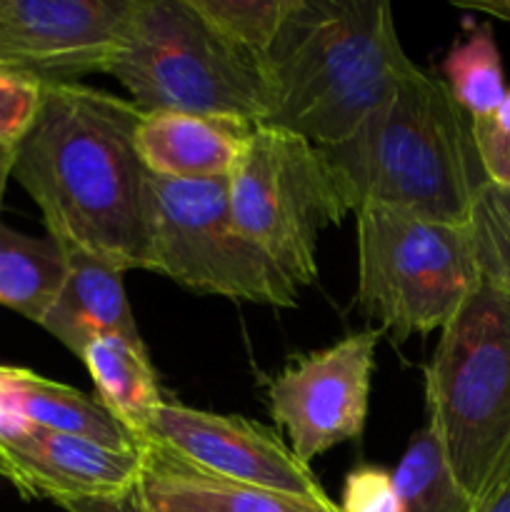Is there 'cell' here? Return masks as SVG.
<instances>
[{
	"instance_id": "7402d4cb",
	"label": "cell",
	"mask_w": 510,
	"mask_h": 512,
	"mask_svg": "<svg viewBox=\"0 0 510 512\" xmlns=\"http://www.w3.org/2000/svg\"><path fill=\"white\" fill-rule=\"evenodd\" d=\"M480 278L510 290V188L485 183L468 218Z\"/></svg>"
},
{
	"instance_id": "277c9868",
	"label": "cell",
	"mask_w": 510,
	"mask_h": 512,
	"mask_svg": "<svg viewBox=\"0 0 510 512\" xmlns=\"http://www.w3.org/2000/svg\"><path fill=\"white\" fill-rule=\"evenodd\" d=\"M428 425L478 505L510 480V290L480 280L425 365Z\"/></svg>"
},
{
	"instance_id": "5bb4252c",
	"label": "cell",
	"mask_w": 510,
	"mask_h": 512,
	"mask_svg": "<svg viewBox=\"0 0 510 512\" xmlns=\"http://www.w3.org/2000/svg\"><path fill=\"white\" fill-rule=\"evenodd\" d=\"M253 123L195 113H143L135 148L150 175L170 180H228Z\"/></svg>"
},
{
	"instance_id": "d6986e66",
	"label": "cell",
	"mask_w": 510,
	"mask_h": 512,
	"mask_svg": "<svg viewBox=\"0 0 510 512\" xmlns=\"http://www.w3.org/2000/svg\"><path fill=\"white\" fill-rule=\"evenodd\" d=\"M393 480L400 512H475L473 498L455 480L430 425L410 438Z\"/></svg>"
},
{
	"instance_id": "4316f807",
	"label": "cell",
	"mask_w": 510,
	"mask_h": 512,
	"mask_svg": "<svg viewBox=\"0 0 510 512\" xmlns=\"http://www.w3.org/2000/svg\"><path fill=\"white\" fill-rule=\"evenodd\" d=\"M458 8H468V10H478V13L490 15V18H498L510 23V0H470V3H463L458 0Z\"/></svg>"
},
{
	"instance_id": "30bf717a",
	"label": "cell",
	"mask_w": 510,
	"mask_h": 512,
	"mask_svg": "<svg viewBox=\"0 0 510 512\" xmlns=\"http://www.w3.org/2000/svg\"><path fill=\"white\" fill-rule=\"evenodd\" d=\"M138 0H0V60L45 85L108 73Z\"/></svg>"
},
{
	"instance_id": "603a6c76",
	"label": "cell",
	"mask_w": 510,
	"mask_h": 512,
	"mask_svg": "<svg viewBox=\"0 0 510 512\" xmlns=\"http://www.w3.org/2000/svg\"><path fill=\"white\" fill-rule=\"evenodd\" d=\"M45 83L25 70L0 65V145L15 148L43 103Z\"/></svg>"
},
{
	"instance_id": "7c38bea8",
	"label": "cell",
	"mask_w": 510,
	"mask_h": 512,
	"mask_svg": "<svg viewBox=\"0 0 510 512\" xmlns=\"http://www.w3.org/2000/svg\"><path fill=\"white\" fill-rule=\"evenodd\" d=\"M0 448L15 468L23 498L65 505L73 500L118 498L135 490L140 448L115 450L80 435L53 433L28 423L0 430Z\"/></svg>"
},
{
	"instance_id": "9a60e30c",
	"label": "cell",
	"mask_w": 510,
	"mask_h": 512,
	"mask_svg": "<svg viewBox=\"0 0 510 512\" xmlns=\"http://www.w3.org/2000/svg\"><path fill=\"white\" fill-rule=\"evenodd\" d=\"M68 273L53 305L40 320L55 340L80 358L93 340L120 335L143 343L123 285V270L83 253H68Z\"/></svg>"
},
{
	"instance_id": "2e32d148",
	"label": "cell",
	"mask_w": 510,
	"mask_h": 512,
	"mask_svg": "<svg viewBox=\"0 0 510 512\" xmlns=\"http://www.w3.org/2000/svg\"><path fill=\"white\" fill-rule=\"evenodd\" d=\"M28 423L53 433L80 435L115 450H138L140 440L98 398L25 368L0 365V428Z\"/></svg>"
},
{
	"instance_id": "7a4b0ae2",
	"label": "cell",
	"mask_w": 510,
	"mask_h": 512,
	"mask_svg": "<svg viewBox=\"0 0 510 512\" xmlns=\"http://www.w3.org/2000/svg\"><path fill=\"white\" fill-rule=\"evenodd\" d=\"M388 0H295L268 53V125L345 143L413 68Z\"/></svg>"
},
{
	"instance_id": "8fae6325",
	"label": "cell",
	"mask_w": 510,
	"mask_h": 512,
	"mask_svg": "<svg viewBox=\"0 0 510 512\" xmlns=\"http://www.w3.org/2000/svg\"><path fill=\"white\" fill-rule=\"evenodd\" d=\"M153 440L203 473L293 498L333 503L313 470L270 428L240 418L163 400L143 430Z\"/></svg>"
},
{
	"instance_id": "f1b7e54d",
	"label": "cell",
	"mask_w": 510,
	"mask_h": 512,
	"mask_svg": "<svg viewBox=\"0 0 510 512\" xmlns=\"http://www.w3.org/2000/svg\"><path fill=\"white\" fill-rule=\"evenodd\" d=\"M13 155H15V148H5V145H0V210H3V198H5V188H8V180L13 178Z\"/></svg>"
},
{
	"instance_id": "f546056e",
	"label": "cell",
	"mask_w": 510,
	"mask_h": 512,
	"mask_svg": "<svg viewBox=\"0 0 510 512\" xmlns=\"http://www.w3.org/2000/svg\"><path fill=\"white\" fill-rule=\"evenodd\" d=\"M0 478H5L8 480V483H13L15 485V468H13V463H10L8 460V455L3 453V448H0Z\"/></svg>"
},
{
	"instance_id": "83f0119b",
	"label": "cell",
	"mask_w": 510,
	"mask_h": 512,
	"mask_svg": "<svg viewBox=\"0 0 510 512\" xmlns=\"http://www.w3.org/2000/svg\"><path fill=\"white\" fill-rule=\"evenodd\" d=\"M475 512H510V480H505V483L498 485L493 493L485 495V498L475 505Z\"/></svg>"
},
{
	"instance_id": "3957f363",
	"label": "cell",
	"mask_w": 510,
	"mask_h": 512,
	"mask_svg": "<svg viewBox=\"0 0 510 512\" xmlns=\"http://www.w3.org/2000/svg\"><path fill=\"white\" fill-rule=\"evenodd\" d=\"M353 208L388 205L448 225H468L488 178L473 140V120L443 78L413 68L345 143L325 148Z\"/></svg>"
},
{
	"instance_id": "d4e9b609",
	"label": "cell",
	"mask_w": 510,
	"mask_h": 512,
	"mask_svg": "<svg viewBox=\"0 0 510 512\" xmlns=\"http://www.w3.org/2000/svg\"><path fill=\"white\" fill-rule=\"evenodd\" d=\"M338 508L340 512H400L393 473L378 465H360L350 470Z\"/></svg>"
},
{
	"instance_id": "4dcf8cb0",
	"label": "cell",
	"mask_w": 510,
	"mask_h": 512,
	"mask_svg": "<svg viewBox=\"0 0 510 512\" xmlns=\"http://www.w3.org/2000/svg\"><path fill=\"white\" fill-rule=\"evenodd\" d=\"M0 65H3V60H0Z\"/></svg>"
},
{
	"instance_id": "8992f818",
	"label": "cell",
	"mask_w": 510,
	"mask_h": 512,
	"mask_svg": "<svg viewBox=\"0 0 510 512\" xmlns=\"http://www.w3.org/2000/svg\"><path fill=\"white\" fill-rule=\"evenodd\" d=\"M355 233L358 308L398 343L443 330L483 280L463 225L365 203Z\"/></svg>"
},
{
	"instance_id": "cb8c5ba5",
	"label": "cell",
	"mask_w": 510,
	"mask_h": 512,
	"mask_svg": "<svg viewBox=\"0 0 510 512\" xmlns=\"http://www.w3.org/2000/svg\"><path fill=\"white\" fill-rule=\"evenodd\" d=\"M473 140L488 183L510 188V90L493 113L473 120Z\"/></svg>"
},
{
	"instance_id": "ac0fdd59",
	"label": "cell",
	"mask_w": 510,
	"mask_h": 512,
	"mask_svg": "<svg viewBox=\"0 0 510 512\" xmlns=\"http://www.w3.org/2000/svg\"><path fill=\"white\" fill-rule=\"evenodd\" d=\"M68 273V255L53 238L10 230L0 245V305L40 325Z\"/></svg>"
},
{
	"instance_id": "484cf974",
	"label": "cell",
	"mask_w": 510,
	"mask_h": 512,
	"mask_svg": "<svg viewBox=\"0 0 510 512\" xmlns=\"http://www.w3.org/2000/svg\"><path fill=\"white\" fill-rule=\"evenodd\" d=\"M68 512H145L140 505L135 490L130 493L118 495V498H95V500H73V503L60 505Z\"/></svg>"
},
{
	"instance_id": "6da1fadb",
	"label": "cell",
	"mask_w": 510,
	"mask_h": 512,
	"mask_svg": "<svg viewBox=\"0 0 510 512\" xmlns=\"http://www.w3.org/2000/svg\"><path fill=\"white\" fill-rule=\"evenodd\" d=\"M143 110L85 83L45 85L35 123L15 145L13 178L68 253L123 270L148 260V170L135 148Z\"/></svg>"
},
{
	"instance_id": "4fadbf2b",
	"label": "cell",
	"mask_w": 510,
	"mask_h": 512,
	"mask_svg": "<svg viewBox=\"0 0 510 512\" xmlns=\"http://www.w3.org/2000/svg\"><path fill=\"white\" fill-rule=\"evenodd\" d=\"M135 495L145 512H340L338 503H315L215 478L153 440L140 445Z\"/></svg>"
},
{
	"instance_id": "ba28073f",
	"label": "cell",
	"mask_w": 510,
	"mask_h": 512,
	"mask_svg": "<svg viewBox=\"0 0 510 512\" xmlns=\"http://www.w3.org/2000/svg\"><path fill=\"white\" fill-rule=\"evenodd\" d=\"M148 215L145 270L200 295L270 308L298 305V285L235 225L225 180L148 175Z\"/></svg>"
},
{
	"instance_id": "52a82bcc",
	"label": "cell",
	"mask_w": 510,
	"mask_h": 512,
	"mask_svg": "<svg viewBox=\"0 0 510 512\" xmlns=\"http://www.w3.org/2000/svg\"><path fill=\"white\" fill-rule=\"evenodd\" d=\"M225 188L240 233L298 288L318 280L320 235L355 213L325 148L268 123L250 130Z\"/></svg>"
},
{
	"instance_id": "44dd1931",
	"label": "cell",
	"mask_w": 510,
	"mask_h": 512,
	"mask_svg": "<svg viewBox=\"0 0 510 512\" xmlns=\"http://www.w3.org/2000/svg\"><path fill=\"white\" fill-rule=\"evenodd\" d=\"M195 13L245 53L263 58L295 0H188Z\"/></svg>"
},
{
	"instance_id": "e0dca14e",
	"label": "cell",
	"mask_w": 510,
	"mask_h": 512,
	"mask_svg": "<svg viewBox=\"0 0 510 512\" xmlns=\"http://www.w3.org/2000/svg\"><path fill=\"white\" fill-rule=\"evenodd\" d=\"M80 360L93 378L98 403L143 443V430L163 405L145 343L105 335L83 350Z\"/></svg>"
},
{
	"instance_id": "9c48e42d",
	"label": "cell",
	"mask_w": 510,
	"mask_h": 512,
	"mask_svg": "<svg viewBox=\"0 0 510 512\" xmlns=\"http://www.w3.org/2000/svg\"><path fill=\"white\" fill-rule=\"evenodd\" d=\"M380 330L295 358L268 383L270 418L305 465L363 435Z\"/></svg>"
},
{
	"instance_id": "5b68a950",
	"label": "cell",
	"mask_w": 510,
	"mask_h": 512,
	"mask_svg": "<svg viewBox=\"0 0 510 512\" xmlns=\"http://www.w3.org/2000/svg\"><path fill=\"white\" fill-rule=\"evenodd\" d=\"M143 113H195L268 123L270 100L255 55L215 33L188 0H138L110 63Z\"/></svg>"
},
{
	"instance_id": "ffe728a7",
	"label": "cell",
	"mask_w": 510,
	"mask_h": 512,
	"mask_svg": "<svg viewBox=\"0 0 510 512\" xmlns=\"http://www.w3.org/2000/svg\"><path fill=\"white\" fill-rule=\"evenodd\" d=\"M443 83L470 120L485 118L503 103L505 75L490 23H480L443 60Z\"/></svg>"
}]
</instances>
